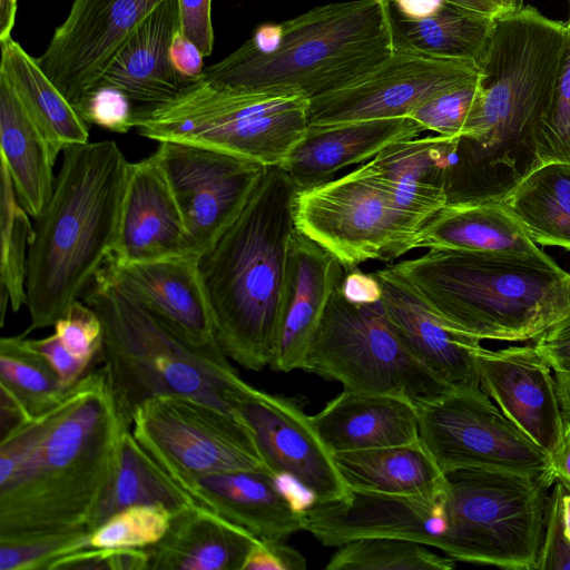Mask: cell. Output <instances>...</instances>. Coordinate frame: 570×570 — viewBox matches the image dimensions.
<instances>
[{
	"label": "cell",
	"instance_id": "cell-1",
	"mask_svg": "<svg viewBox=\"0 0 570 570\" xmlns=\"http://www.w3.org/2000/svg\"><path fill=\"white\" fill-rule=\"evenodd\" d=\"M130 430L99 367L0 434V543L91 531Z\"/></svg>",
	"mask_w": 570,
	"mask_h": 570
},
{
	"label": "cell",
	"instance_id": "cell-2",
	"mask_svg": "<svg viewBox=\"0 0 570 570\" xmlns=\"http://www.w3.org/2000/svg\"><path fill=\"white\" fill-rule=\"evenodd\" d=\"M29 245L26 306L32 330L61 318L112 255L130 163L114 140L67 147Z\"/></svg>",
	"mask_w": 570,
	"mask_h": 570
},
{
	"label": "cell",
	"instance_id": "cell-3",
	"mask_svg": "<svg viewBox=\"0 0 570 570\" xmlns=\"http://www.w3.org/2000/svg\"><path fill=\"white\" fill-rule=\"evenodd\" d=\"M296 191L279 166H268L239 216L199 259L213 332L224 354L261 371L274 355Z\"/></svg>",
	"mask_w": 570,
	"mask_h": 570
},
{
	"label": "cell",
	"instance_id": "cell-4",
	"mask_svg": "<svg viewBox=\"0 0 570 570\" xmlns=\"http://www.w3.org/2000/svg\"><path fill=\"white\" fill-rule=\"evenodd\" d=\"M451 327L478 340H537L570 309V273L541 249L430 248L387 265Z\"/></svg>",
	"mask_w": 570,
	"mask_h": 570
},
{
	"label": "cell",
	"instance_id": "cell-5",
	"mask_svg": "<svg viewBox=\"0 0 570 570\" xmlns=\"http://www.w3.org/2000/svg\"><path fill=\"white\" fill-rule=\"evenodd\" d=\"M82 301L102 325L95 360L130 419L140 403L160 394L193 396L242 415L239 403L250 384L222 350H208L187 338L104 269Z\"/></svg>",
	"mask_w": 570,
	"mask_h": 570
},
{
	"label": "cell",
	"instance_id": "cell-6",
	"mask_svg": "<svg viewBox=\"0 0 570 570\" xmlns=\"http://www.w3.org/2000/svg\"><path fill=\"white\" fill-rule=\"evenodd\" d=\"M283 41L271 55L248 41L204 76L235 90L298 94L311 99L357 79L394 50L390 0L331 2L282 22Z\"/></svg>",
	"mask_w": 570,
	"mask_h": 570
},
{
	"label": "cell",
	"instance_id": "cell-7",
	"mask_svg": "<svg viewBox=\"0 0 570 570\" xmlns=\"http://www.w3.org/2000/svg\"><path fill=\"white\" fill-rule=\"evenodd\" d=\"M309 99L228 88L204 75L174 98L134 107V128L161 141L198 145L279 166L308 129Z\"/></svg>",
	"mask_w": 570,
	"mask_h": 570
},
{
	"label": "cell",
	"instance_id": "cell-8",
	"mask_svg": "<svg viewBox=\"0 0 570 570\" xmlns=\"http://www.w3.org/2000/svg\"><path fill=\"white\" fill-rule=\"evenodd\" d=\"M446 531L440 550L454 561L538 570L552 483L514 472L445 473Z\"/></svg>",
	"mask_w": 570,
	"mask_h": 570
},
{
	"label": "cell",
	"instance_id": "cell-9",
	"mask_svg": "<svg viewBox=\"0 0 570 570\" xmlns=\"http://www.w3.org/2000/svg\"><path fill=\"white\" fill-rule=\"evenodd\" d=\"M301 370L341 383L344 390L421 402L449 387L406 347L381 301L353 304L333 292Z\"/></svg>",
	"mask_w": 570,
	"mask_h": 570
},
{
	"label": "cell",
	"instance_id": "cell-10",
	"mask_svg": "<svg viewBox=\"0 0 570 570\" xmlns=\"http://www.w3.org/2000/svg\"><path fill=\"white\" fill-rule=\"evenodd\" d=\"M293 214L296 229L330 252L345 272L367 261L389 263L416 249L422 229L397 206L371 159L297 193Z\"/></svg>",
	"mask_w": 570,
	"mask_h": 570
},
{
	"label": "cell",
	"instance_id": "cell-11",
	"mask_svg": "<svg viewBox=\"0 0 570 570\" xmlns=\"http://www.w3.org/2000/svg\"><path fill=\"white\" fill-rule=\"evenodd\" d=\"M131 421L137 442L183 490L202 475L267 469L243 415L199 399L156 395L136 407Z\"/></svg>",
	"mask_w": 570,
	"mask_h": 570
},
{
	"label": "cell",
	"instance_id": "cell-12",
	"mask_svg": "<svg viewBox=\"0 0 570 570\" xmlns=\"http://www.w3.org/2000/svg\"><path fill=\"white\" fill-rule=\"evenodd\" d=\"M414 405L419 439L444 474L484 469L546 478L554 484L550 456L480 386L451 387Z\"/></svg>",
	"mask_w": 570,
	"mask_h": 570
},
{
	"label": "cell",
	"instance_id": "cell-13",
	"mask_svg": "<svg viewBox=\"0 0 570 570\" xmlns=\"http://www.w3.org/2000/svg\"><path fill=\"white\" fill-rule=\"evenodd\" d=\"M479 77L474 61L428 55L394 42L372 70L309 99L308 126L407 117L426 100Z\"/></svg>",
	"mask_w": 570,
	"mask_h": 570
},
{
	"label": "cell",
	"instance_id": "cell-14",
	"mask_svg": "<svg viewBox=\"0 0 570 570\" xmlns=\"http://www.w3.org/2000/svg\"><path fill=\"white\" fill-rule=\"evenodd\" d=\"M156 151L183 216L187 249L202 257L239 216L268 166L185 142L161 141Z\"/></svg>",
	"mask_w": 570,
	"mask_h": 570
},
{
	"label": "cell",
	"instance_id": "cell-15",
	"mask_svg": "<svg viewBox=\"0 0 570 570\" xmlns=\"http://www.w3.org/2000/svg\"><path fill=\"white\" fill-rule=\"evenodd\" d=\"M239 412L265 466L299 488L312 503L340 500L350 493L334 454L320 436L312 416L296 401L250 385L239 403Z\"/></svg>",
	"mask_w": 570,
	"mask_h": 570
},
{
	"label": "cell",
	"instance_id": "cell-16",
	"mask_svg": "<svg viewBox=\"0 0 570 570\" xmlns=\"http://www.w3.org/2000/svg\"><path fill=\"white\" fill-rule=\"evenodd\" d=\"M163 0H73L37 61L76 109L129 33Z\"/></svg>",
	"mask_w": 570,
	"mask_h": 570
},
{
	"label": "cell",
	"instance_id": "cell-17",
	"mask_svg": "<svg viewBox=\"0 0 570 570\" xmlns=\"http://www.w3.org/2000/svg\"><path fill=\"white\" fill-rule=\"evenodd\" d=\"M446 525L445 492L397 495L350 490L345 498L305 509V531L325 547L387 538L440 549Z\"/></svg>",
	"mask_w": 570,
	"mask_h": 570
},
{
	"label": "cell",
	"instance_id": "cell-18",
	"mask_svg": "<svg viewBox=\"0 0 570 570\" xmlns=\"http://www.w3.org/2000/svg\"><path fill=\"white\" fill-rule=\"evenodd\" d=\"M550 368L534 346L478 352L482 391L551 459L562 439L564 417Z\"/></svg>",
	"mask_w": 570,
	"mask_h": 570
},
{
	"label": "cell",
	"instance_id": "cell-19",
	"mask_svg": "<svg viewBox=\"0 0 570 570\" xmlns=\"http://www.w3.org/2000/svg\"><path fill=\"white\" fill-rule=\"evenodd\" d=\"M268 469L202 475L184 487L199 505L245 529L259 540H286L305 531L311 503Z\"/></svg>",
	"mask_w": 570,
	"mask_h": 570
},
{
	"label": "cell",
	"instance_id": "cell-20",
	"mask_svg": "<svg viewBox=\"0 0 570 570\" xmlns=\"http://www.w3.org/2000/svg\"><path fill=\"white\" fill-rule=\"evenodd\" d=\"M384 313L406 347L446 387L480 386V340L445 323L389 266L374 272Z\"/></svg>",
	"mask_w": 570,
	"mask_h": 570
},
{
	"label": "cell",
	"instance_id": "cell-21",
	"mask_svg": "<svg viewBox=\"0 0 570 570\" xmlns=\"http://www.w3.org/2000/svg\"><path fill=\"white\" fill-rule=\"evenodd\" d=\"M199 259L191 253L137 263L109 257L102 269L187 338L202 347L220 350Z\"/></svg>",
	"mask_w": 570,
	"mask_h": 570
},
{
	"label": "cell",
	"instance_id": "cell-22",
	"mask_svg": "<svg viewBox=\"0 0 570 570\" xmlns=\"http://www.w3.org/2000/svg\"><path fill=\"white\" fill-rule=\"evenodd\" d=\"M344 274V267L330 252L295 227L288 248L278 340L268 365L272 370H301Z\"/></svg>",
	"mask_w": 570,
	"mask_h": 570
},
{
	"label": "cell",
	"instance_id": "cell-23",
	"mask_svg": "<svg viewBox=\"0 0 570 570\" xmlns=\"http://www.w3.org/2000/svg\"><path fill=\"white\" fill-rule=\"evenodd\" d=\"M189 253L179 206L155 150L130 163L117 243L110 257L148 262Z\"/></svg>",
	"mask_w": 570,
	"mask_h": 570
},
{
	"label": "cell",
	"instance_id": "cell-24",
	"mask_svg": "<svg viewBox=\"0 0 570 570\" xmlns=\"http://www.w3.org/2000/svg\"><path fill=\"white\" fill-rule=\"evenodd\" d=\"M424 131L410 117L308 126L279 167L297 194L326 184L341 170L366 163L389 146Z\"/></svg>",
	"mask_w": 570,
	"mask_h": 570
},
{
	"label": "cell",
	"instance_id": "cell-25",
	"mask_svg": "<svg viewBox=\"0 0 570 570\" xmlns=\"http://www.w3.org/2000/svg\"><path fill=\"white\" fill-rule=\"evenodd\" d=\"M178 31V1L163 0L125 39L98 85L120 89L134 107L174 98L189 83L170 61V46Z\"/></svg>",
	"mask_w": 570,
	"mask_h": 570
},
{
	"label": "cell",
	"instance_id": "cell-26",
	"mask_svg": "<svg viewBox=\"0 0 570 570\" xmlns=\"http://www.w3.org/2000/svg\"><path fill=\"white\" fill-rule=\"evenodd\" d=\"M312 419L333 454L419 440L414 403L395 395L343 390Z\"/></svg>",
	"mask_w": 570,
	"mask_h": 570
},
{
	"label": "cell",
	"instance_id": "cell-27",
	"mask_svg": "<svg viewBox=\"0 0 570 570\" xmlns=\"http://www.w3.org/2000/svg\"><path fill=\"white\" fill-rule=\"evenodd\" d=\"M257 542L245 529L194 503L175 513L165 535L146 549L153 570H243Z\"/></svg>",
	"mask_w": 570,
	"mask_h": 570
},
{
	"label": "cell",
	"instance_id": "cell-28",
	"mask_svg": "<svg viewBox=\"0 0 570 570\" xmlns=\"http://www.w3.org/2000/svg\"><path fill=\"white\" fill-rule=\"evenodd\" d=\"M458 137L402 140L371 159L397 206L422 227L446 205L445 181Z\"/></svg>",
	"mask_w": 570,
	"mask_h": 570
},
{
	"label": "cell",
	"instance_id": "cell-29",
	"mask_svg": "<svg viewBox=\"0 0 570 570\" xmlns=\"http://www.w3.org/2000/svg\"><path fill=\"white\" fill-rule=\"evenodd\" d=\"M0 161L9 170L19 204L36 219L51 198L56 160L45 136L2 75Z\"/></svg>",
	"mask_w": 570,
	"mask_h": 570
},
{
	"label": "cell",
	"instance_id": "cell-30",
	"mask_svg": "<svg viewBox=\"0 0 570 570\" xmlns=\"http://www.w3.org/2000/svg\"><path fill=\"white\" fill-rule=\"evenodd\" d=\"M334 461L350 490L397 495L445 492V474L420 439L406 444L334 453Z\"/></svg>",
	"mask_w": 570,
	"mask_h": 570
},
{
	"label": "cell",
	"instance_id": "cell-31",
	"mask_svg": "<svg viewBox=\"0 0 570 570\" xmlns=\"http://www.w3.org/2000/svg\"><path fill=\"white\" fill-rule=\"evenodd\" d=\"M4 76L45 136L55 160L67 147L89 141V125L19 42L0 40Z\"/></svg>",
	"mask_w": 570,
	"mask_h": 570
},
{
	"label": "cell",
	"instance_id": "cell-32",
	"mask_svg": "<svg viewBox=\"0 0 570 570\" xmlns=\"http://www.w3.org/2000/svg\"><path fill=\"white\" fill-rule=\"evenodd\" d=\"M417 248L540 250L499 202L445 205L420 230Z\"/></svg>",
	"mask_w": 570,
	"mask_h": 570
},
{
	"label": "cell",
	"instance_id": "cell-33",
	"mask_svg": "<svg viewBox=\"0 0 570 570\" xmlns=\"http://www.w3.org/2000/svg\"><path fill=\"white\" fill-rule=\"evenodd\" d=\"M499 203L534 243L570 250V163L540 164Z\"/></svg>",
	"mask_w": 570,
	"mask_h": 570
},
{
	"label": "cell",
	"instance_id": "cell-34",
	"mask_svg": "<svg viewBox=\"0 0 570 570\" xmlns=\"http://www.w3.org/2000/svg\"><path fill=\"white\" fill-rule=\"evenodd\" d=\"M66 387L26 334L0 340V428L8 430L53 407Z\"/></svg>",
	"mask_w": 570,
	"mask_h": 570
},
{
	"label": "cell",
	"instance_id": "cell-35",
	"mask_svg": "<svg viewBox=\"0 0 570 570\" xmlns=\"http://www.w3.org/2000/svg\"><path fill=\"white\" fill-rule=\"evenodd\" d=\"M493 17L445 2L433 16L407 20L393 16L394 42L443 58L481 59L492 31Z\"/></svg>",
	"mask_w": 570,
	"mask_h": 570
},
{
	"label": "cell",
	"instance_id": "cell-36",
	"mask_svg": "<svg viewBox=\"0 0 570 570\" xmlns=\"http://www.w3.org/2000/svg\"><path fill=\"white\" fill-rule=\"evenodd\" d=\"M155 503L165 505L174 515L196 502L146 453L130 430L125 435L119 469L92 530L124 508Z\"/></svg>",
	"mask_w": 570,
	"mask_h": 570
},
{
	"label": "cell",
	"instance_id": "cell-37",
	"mask_svg": "<svg viewBox=\"0 0 570 570\" xmlns=\"http://www.w3.org/2000/svg\"><path fill=\"white\" fill-rule=\"evenodd\" d=\"M0 178V325L3 326L8 303L14 313L26 305L27 259L35 229L18 202L11 176L2 161Z\"/></svg>",
	"mask_w": 570,
	"mask_h": 570
},
{
	"label": "cell",
	"instance_id": "cell-38",
	"mask_svg": "<svg viewBox=\"0 0 570 570\" xmlns=\"http://www.w3.org/2000/svg\"><path fill=\"white\" fill-rule=\"evenodd\" d=\"M454 560L426 546L397 539L366 538L345 543L330 558L327 570H451Z\"/></svg>",
	"mask_w": 570,
	"mask_h": 570
},
{
	"label": "cell",
	"instance_id": "cell-39",
	"mask_svg": "<svg viewBox=\"0 0 570 570\" xmlns=\"http://www.w3.org/2000/svg\"><path fill=\"white\" fill-rule=\"evenodd\" d=\"M173 513L165 505L136 504L124 508L90 532L89 548H147L167 532Z\"/></svg>",
	"mask_w": 570,
	"mask_h": 570
},
{
	"label": "cell",
	"instance_id": "cell-40",
	"mask_svg": "<svg viewBox=\"0 0 570 570\" xmlns=\"http://www.w3.org/2000/svg\"><path fill=\"white\" fill-rule=\"evenodd\" d=\"M537 155L540 164L551 161L570 163V32L550 106L539 122L535 135Z\"/></svg>",
	"mask_w": 570,
	"mask_h": 570
},
{
	"label": "cell",
	"instance_id": "cell-41",
	"mask_svg": "<svg viewBox=\"0 0 570 570\" xmlns=\"http://www.w3.org/2000/svg\"><path fill=\"white\" fill-rule=\"evenodd\" d=\"M90 530L0 543V570H50L60 557L89 548Z\"/></svg>",
	"mask_w": 570,
	"mask_h": 570
},
{
	"label": "cell",
	"instance_id": "cell-42",
	"mask_svg": "<svg viewBox=\"0 0 570 570\" xmlns=\"http://www.w3.org/2000/svg\"><path fill=\"white\" fill-rule=\"evenodd\" d=\"M480 75L476 79L442 92L414 109L407 117L425 130L442 136H460L476 102Z\"/></svg>",
	"mask_w": 570,
	"mask_h": 570
},
{
	"label": "cell",
	"instance_id": "cell-43",
	"mask_svg": "<svg viewBox=\"0 0 570 570\" xmlns=\"http://www.w3.org/2000/svg\"><path fill=\"white\" fill-rule=\"evenodd\" d=\"M76 110L89 126L97 125L118 134L134 128V104L125 92L111 86L98 85Z\"/></svg>",
	"mask_w": 570,
	"mask_h": 570
},
{
	"label": "cell",
	"instance_id": "cell-44",
	"mask_svg": "<svg viewBox=\"0 0 570 570\" xmlns=\"http://www.w3.org/2000/svg\"><path fill=\"white\" fill-rule=\"evenodd\" d=\"M55 333L76 356L94 361L102 341V325L97 313L77 299L53 325Z\"/></svg>",
	"mask_w": 570,
	"mask_h": 570
},
{
	"label": "cell",
	"instance_id": "cell-45",
	"mask_svg": "<svg viewBox=\"0 0 570 570\" xmlns=\"http://www.w3.org/2000/svg\"><path fill=\"white\" fill-rule=\"evenodd\" d=\"M50 570H149L146 548H86L60 557Z\"/></svg>",
	"mask_w": 570,
	"mask_h": 570
},
{
	"label": "cell",
	"instance_id": "cell-46",
	"mask_svg": "<svg viewBox=\"0 0 570 570\" xmlns=\"http://www.w3.org/2000/svg\"><path fill=\"white\" fill-rule=\"evenodd\" d=\"M564 487L556 481L549 497L544 540L538 570H570V541L562 521V494Z\"/></svg>",
	"mask_w": 570,
	"mask_h": 570
},
{
	"label": "cell",
	"instance_id": "cell-47",
	"mask_svg": "<svg viewBox=\"0 0 570 570\" xmlns=\"http://www.w3.org/2000/svg\"><path fill=\"white\" fill-rule=\"evenodd\" d=\"M177 1L180 33L189 39L204 57L210 56L214 48L212 0Z\"/></svg>",
	"mask_w": 570,
	"mask_h": 570
},
{
	"label": "cell",
	"instance_id": "cell-48",
	"mask_svg": "<svg viewBox=\"0 0 570 570\" xmlns=\"http://www.w3.org/2000/svg\"><path fill=\"white\" fill-rule=\"evenodd\" d=\"M27 343L48 360L66 389L77 383L92 362L72 354L56 333L38 340L27 338Z\"/></svg>",
	"mask_w": 570,
	"mask_h": 570
},
{
	"label": "cell",
	"instance_id": "cell-49",
	"mask_svg": "<svg viewBox=\"0 0 570 570\" xmlns=\"http://www.w3.org/2000/svg\"><path fill=\"white\" fill-rule=\"evenodd\" d=\"M284 541L259 540L248 553L243 570H305V557Z\"/></svg>",
	"mask_w": 570,
	"mask_h": 570
},
{
	"label": "cell",
	"instance_id": "cell-50",
	"mask_svg": "<svg viewBox=\"0 0 570 570\" xmlns=\"http://www.w3.org/2000/svg\"><path fill=\"white\" fill-rule=\"evenodd\" d=\"M533 346L556 373L570 374V309Z\"/></svg>",
	"mask_w": 570,
	"mask_h": 570
},
{
	"label": "cell",
	"instance_id": "cell-51",
	"mask_svg": "<svg viewBox=\"0 0 570 570\" xmlns=\"http://www.w3.org/2000/svg\"><path fill=\"white\" fill-rule=\"evenodd\" d=\"M341 293L350 303L374 304L382 298V285L374 272L365 273L356 267L345 272Z\"/></svg>",
	"mask_w": 570,
	"mask_h": 570
},
{
	"label": "cell",
	"instance_id": "cell-52",
	"mask_svg": "<svg viewBox=\"0 0 570 570\" xmlns=\"http://www.w3.org/2000/svg\"><path fill=\"white\" fill-rule=\"evenodd\" d=\"M204 56L199 49L178 31L170 46V61L176 72L187 82L204 75Z\"/></svg>",
	"mask_w": 570,
	"mask_h": 570
},
{
	"label": "cell",
	"instance_id": "cell-53",
	"mask_svg": "<svg viewBox=\"0 0 570 570\" xmlns=\"http://www.w3.org/2000/svg\"><path fill=\"white\" fill-rule=\"evenodd\" d=\"M551 474L570 492V422L564 420L563 434L557 452L551 458Z\"/></svg>",
	"mask_w": 570,
	"mask_h": 570
},
{
	"label": "cell",
	"instance_id": "cell-54",
	"mask_svg": "<svg viewBox=\"0 0 570 570\" xmlns=\"http://www.w3.org/2000/svg\"><path fill=\"white\" fill-rule=\"evenodd\" d=\"M249 45L263 55L276 52L283 41V26L281 23L267 22L258 26L252 38L247 40Z\"/></svg>",
	"mask_w": 570,
	"mask_h": 570
},
{
	"label": "cell",
	"instance_id": "cell-55",
	"mask_svg": "<svg viewBox=\"0 0 570 570\" xmlns=\"http://www.w3.org/2000/svg\"><path fill=\"white\" fill-rule=\"evenodd\" d=\"M399 17L407 20H421L435 14L445 0H390Z\"/></svg>",
	"mask_w": 570,
	"mask_h": 570
},
{
	"label": "cell",
	"instance_id": "cell-56",
	"mask_svg": "<svg viewBox=\"0 0 570 570\" xmlns=\"http://www.w3.org/2000/svg\"><path fill=\"white\" fill-rule=\"evenodd\" d=\"M448 3L462 9L487 14L493 18L500 17L517 9L514 0H445Z\"/></svg>",
	"mask_w": 570,
	"mask_h": 570
},
{
	"label": "cell",
	"instance_id": "cell-57",
	"mask_svg": "<svg viewBox=\"0 0 570 570\" xmlns=\"http://www.w3.org/2000/svg\"><path fill=\"white\" fill-rule=\"evenodd\" d=\"M556 386L563 417L570 422V374L556 373Z\"/></svg>",
	"mask_w": 570,
	"mask_h": 570
},
{
	"label": "cell",
	"instance_id": "cell-58",
	"mask_svg": "<svg viewBox=\"0 0 570 570\" xmlns=\"http://www.w3.org/2000/svg\"><path fill=\"white\" fill-rule=\"evenodd\" d=\"M563 529L570 541V492L564 489L561 502Z\"/></svg>",
	"mask_w": 570,
	"mask_h": 570
},
{
	"label": "cell",
	"instance_id": "cell-59",
	"mask_svg": "<svg viewBox=\"0 0 570 570\" xmlns=\"http://www.w3.org/2000/svg\"><path fill=\"white\" fill-rule=\"evenodd\" d=\"M567 1H568V6H569V13H568V20L564 22L568 28V31L570 32V0H567Z\"/></svg>",
	"mask_w": 570,
	"mask_h": 570
},
{
	"label": "cell",
	"instance_id": "cell-60",
	"mask_svg": "<svg viewBox=\"0 0 570 570\" xmlns=\"http://www.w3.org/2000/svg\"><path fill=\"white\" fill-rule=\"evenodd\" d=\"M514 3H515L517 9H519V8L524 6L523 0H514Z\"/></svg>",
	"mask_w": 570,
	"mask_h": 570
}]
</instances>
